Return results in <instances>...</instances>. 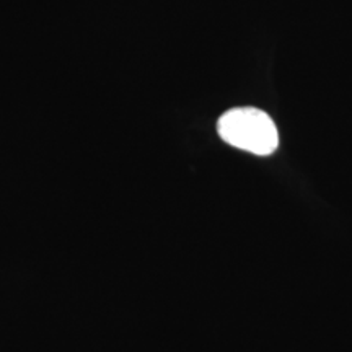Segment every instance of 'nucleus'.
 <instances>
[{
	"label": "nucleus",
	"mask_w": 352,
	"mask_h": 352,
	"mask_svg": "<svg viewBox=\"0 0 352 352\" xmlns=\"http://www.w3.org/2000/svg\"><path fill=\"white\" fill-rule=\"evenodd\" d=\"M223 142L253 155H271L279 145V132L267 113L258 108H233L217 121Z\"/></svg>",
	"instance_id": "obj_1"
}]
</instances>
